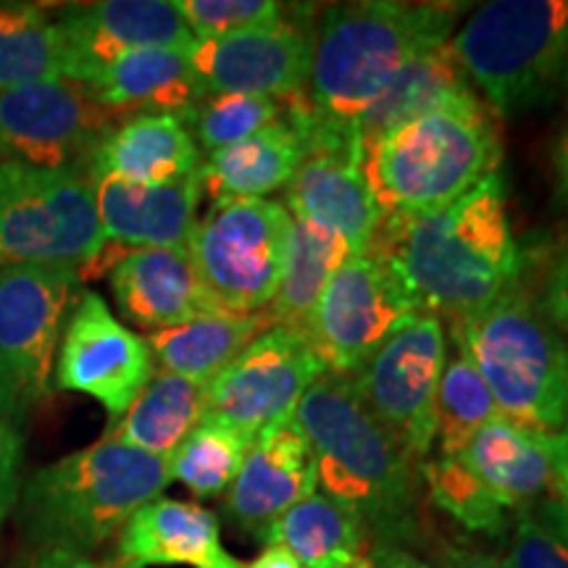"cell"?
Here are the masks:
<instances>
[{"instance_id": "3957f363", "label": "cell", "mask_w": 568, "mask_h": 568, "mask_svg": "<svg viewBox=\"0 0 568 568\" xmlns=\"http://www.w3.org/2000/svg\"><path fill=\"white\" fill-rule=\"evenodd\" d=\"M466 3L358 0L329 6L316 30L305 101L314 116L355 126L426 48L453 38Z\"/></svg>"}, {"instance_id": "8992f818", "label": "cell", "mask_w": 568, "mask_h": 568, "mask_svg": "<svg viewBox=\"0 0 568 568\" xmlns=\"http://www.w3.org/2000/svg\"><path fill=\"white\" fill-rule=\"evenodd\" d=\"M456 351L487 382L503 416L560 435L568 426V339L518 282L487 308L450 322Z\"/></svg>"}, {"instance_id": "c3c4849f", "label": "cell", "mask_w": 568, "mask_h": 568, "mask_svg": "<svg viewBox=\"0 0 568 568\" xmlns=\"http://www.w3.org/2000/svg\"><path fill=\"white\" fill-rule=\"evenodd\" d=\"M103 568H132V566H124V564H119V560H116L113 566H103Z\"/></svg>"}, {"instance_id": "ab89813d", "label": "cell", "mask_w": 568, "mask_h": 568, "mask_svg": "<svg viewBox=\"0 0 568 568\" xmlns=\"http://www.w3.org/2000/svg\"><path fill=\"white\" fill-rule=\"evenodd\" d=\"M19 466H21V437L0 418V527L9 518V514L17 506L21 481H19Z\"/></svg>"}, {"instance_id": "9c48e42d", "label": "cell", "mask_w": 568, "mask_h": 568, "mask_svg": "<svg viewBox=\"0 0 568 568\" xmlns=\"http://www.w3.org/2000/svg\"><path fill=\"white\" fill-rule=\"evenodd\" d=\"M77 284L69 266L0 264V418L17 432L51 395Z\"/></svg>"}, {"instance_id": "60d3db41", "label": "cell", "mask_w": 568, "mask_h": 568, "mask_svg": "<svg viewBox=\"0 0 568 568\" xmlns=\"http://www.w3.org/2000/svg\"><path fill=\"white\" fill-rule=\"evenodd\" d=\"M13 568H95L84 556L67 550H34L30 558L19 560Z\"/></svg>"}, {"instance_id": "836d02e7", "label": "cell", "mask_w": 568, "mask_h": 568, "mask_svg": "<svg viewBox=\"0 0 568 568\" xmlns=\"http://www.w3.org/2000/svg\"><path fill=\"white\" fill-rule=\"evenodd\" d=\"M497 414L500 410L479 368L466 353L456 351L453 358H447L437 389V456H456Z\"/></svg>"}, {"instance_id": "83f0119b", "label": "cell", "mask_w": 568, "mask_h": 568, "mask_svg": "<svg viewBox=\"0 0 568 568\" xmlns=\"http://www.w3.org/2000/svg\"><path fill=\"white\" fill-rule=\"evenodd\" d=\"M366 537L364 521L351 508L314 493L268 524L258 539L266 548L290 550L305 568H368Z\"/></svg>"}, {"instance_id": "f546056e", "label": "cell", "mask_w": 568, "mask_h": 568, "mask_svg": "<svg viewBox=\"0 0 568 568\" xmlns=\"http://www.w3.org/2000/svg\"><path fill=\"white\" fill-rule=\"evenodd\" d=\"M353 247L343 234L303 216H290L287 253L280 284L264 314L274 326L303 329L305 318L339 266L351 258Z\"/></svg>"}, {"instance_id": "9a60e30c", "label": "cell", "mask_w": 568, "mask_h": 568, "mask_svg": "<svg viewBox=\"0 0 568 568\" xmlns=\"http://www.w3.org/2000/svg\"><path fill=\"white\" fill-rule=\"evenodd\" d=\"M326 368L303 329L272 326L205 387V418L258 439L295 416L297 403Z\"/></svg>"}, {"instance_id": "d4e9b609", "label": "cell", "mask_w": 568, "mask_h": 568, "mask_svg": "<svg viewBox=\"0 0 568 568\" xmlns=\"http://www.w3.org/2000/svg\"><path fill=\"white\" fill-rule=\"evenodd\" d=\"M88 95L113 116L174 113L182 122L205 95L187 51L142 48L122 53L84 84Z\"/></svg>"}, {"instance_id": "7c38bea8", "label": "cell", "mask_w": 568, "mask_h": 568, "mask_svg": "<svg viewBox=\"0 0 568 568\" xmlns=\"http://www.w3.org/2000/svg\"><path fill=\"white\" fill-rule=\"evenodd\" d=\"M305 132V155L284 187V209L343 234L353 253L372 247L385 211L364 174V140L355 126H337L314 116L308 101L282 103Z\"/></svg>"}, {"instance_id": "74e56055", "label": "cell", "mask_w": 568, "mask_h": 568, "mask_svg": "<svg viewBox=\"0 0 568 568\" xmlns=\"http://www.w3.org/2000/svg\"><path fill=\"white\" fill-rule=\"evenodd\" d=\"M174 6L195 40L253 30L284 13V6L274 0H176Z\"/></svg>"}, {"instance_id": "44dd1931", "label": "cell", "mask_w": 568, "mask_h": 568, "mask_svg": "<svg viewBox=\"0 0 568 568\" xmlns=\"http://www.w3.org/2000/svg\"><path fill=\"white\" fill-rule=\"evenodd\" d=\"M203 153L190 126L174 113H134L119 119L95 148L88 172L138 187H163L201 172Z\"/></svg>"}, {"instance_id": "d590c367", "label": "cell", "mask_w": 568, "mask_h": 568, "mask_svg": "<svg viewBox=\"0 0 568 568\" xmlns=\"http://www.w3.org/2000/svg\"><path fill=\"white\" fill-rule=\"evenodd\" d=\"M282 103L264 95H240V92H205L184 124L190 126L201 153H216L234 142L251 138L264 126L280 122Z\"/></svg>"}, {"instance_id": "5b68a950", "label": "cell", "mask_w": 568, "mask_h": 568, "mask_svg": "<svg viewBox=\"0 0 568 568\" xmlns=\"http://www.w3.org/2000/svg\"><path fill=\"white\" fill-rule=\"evenodd\" d=\"M503 161L497 113L460 98L364 145V174L385 213H426L456 203Z\"/></svg>"}, {"instance_id": "484cf974", "label": "cell", "mask_w": 568, "mask_h": 568, "mask_svg": "<svg viewBox=\"0 0 568 568\" xmlns=\"http://www.w3.org/2000/svg\"><path fill=\"white\" fill-rule=\"evenodd\" d=\"M305 155V132L293 116L264 126L251 138L203 159V193L213 203L255 201L284 190Z\"/></svg>"}, {"instance_id": "4fadbf2b", "label": "cell", "mask_w": 568, "mask_h": 568, "mask_svg": "<svg viewBox=\"0 0 568 568\" xmlns=\"http://www.w3.org/2000/svg\"><path fill=\"white\" fill-rule=\"evenodd\" d=\"M445 364L443 318L418 314L351 374L361 403L416 464H424L435 445L437 389Z\"/></svg>"}, {"instance_id": "603a6c76", "label": "cell", "mask_w": 568, "mask_h": 568, "mask_svg": "<svg viewBox=\"0 0 568 568\" xmlns=\"http://www.w3.org/2000/svg\"><path fill=\"white\" fill-rule=\"evenodd\" d=\"M119 564L187 566V568H243L222 542L219 518L195 503L159 500L134 510L119 531Z\"/></svg>"}, {"instance_id": "681fc988", "label": "cell", "mask_w": 568, "mask_h": 568, "mask_svg": "<svg viewBox=\"0 0 568 568\" xmlns=\"http://www.w3.org/2000/svg\"><path fill=\"white\" fill-rule=\"evenodd\" d=\"M564 435H568V426H566V432H564Z\"/></svg>"}, {"instance_id": "8d00e7d4", "label": "cell", "mask_w": 568, "mask_h": 568, "mask_svg": "<svg viewBox=\"0 0 568 568\" xmlns=\"http://www.w3.org/2000/svg\"><path fill=\"white\" fill-rule=\"evenodd\" d=\"M500 564L506 568H568V516L558 497L516 510Z\"/></svg>"}, {"instance_id": "d6986e66", "label": "cell", "mask_w": 568, "mask_h": 568, "mask_svg": "<svg viewBox=\"0 0 568 568\" xmlns=\"http://www.w3.org/2000/svg\"><path fill=\"white\" fill-rule=\"evenodd\" d=\"M316 487L314 453L293 416L255 439L237 479L226 489L224 510L234 527L261 537L268 524L314 495Z\"/></svg>"}, {"instance_id": "ffe728a7", "label": "cell", "mask_w": 568, "mask_h": 568, "mask_svg": "<svg viewBox=\"0 0 568 568\" xmlns=\"http://www.w3.org/2000/svg\"><path fill=\"white\" fill-rule=\"evenodd\" d=\"M119 311L148 332L169 329L205 314H224L205 293L187 247H142L109 272Z\"/></svg>"}, {"instance_id": "e0dca14e", "label": "cell", "mask_w": 568, "mask_h": 568, "mask_svg": "<svg viewBox=\"0 0 568 568\" xmlns=\"http://www.w3.org/2000/svg\"><path fill=\"white\" fill-rule=\"evenodd\" d=\"M155 374L145 337L124 326L95 290L77 297V308L55 355V387L88 395L119 422Z\"/></svg>"}, {"instance_id": "7a4b0ae2", "label": "cell", "mask_w": 568, "mask_h": 568, "mask_svg": "<svg viewBox=\"0 0 568 568\" xmlns=\"http://www.w3.org/2000/svg\"><path fill=\"white\" fill-rule=\"evenodd\" d=\"M295 422L324 495L351 508L379 548H400L416 529L414 460L361 403L351 376H318L297 403Z\"/></svg>"}, {"instance_id": "5bb4252c", "label": "cell", "mask_w": 568, "mask_h": 568, "mask_svg": "<svg viewBox=\"0 0 568 568\" xmlns=\"http://www.w3.org/2000/svg\"><path fill=\"white\" fill-rule=\"evenodd\" d=\"M124 116L101 109L71 80L19 84L0 92V163L27 169H88V163Z\"/></svg>"}, {"instance_id": "7bdbcfd3", "label": "cell", "mask_w": 568, "mask_h": 568, "mask_svg": "<svg viewBox=\"0 0 568 568\" xmlns=\"http://www.w3.org/2000/svg\"><path fill=\"white\" fill-rule=\"evenodd\" d=\"M368 568H435V566L426 564L422 558H416L414 552L395 548V545H382V548H376L372 560H368Z\"/></svg>"}, {"instance_id": "f35d334b", "label": "cell", "mask_w": 568, "mask_h": 568, "mask_svg": "<svg viewBox=\"0 0 568 568\" xmlns=\"http://www.w3.org/2000/svg\"><path fill=\"white\" fill-rule=\"evenodd\" d=\"M527 253V268H535L527 284L531 301L560 335L568 337V240L545 243Z\"/></svg>"}, {"instance_id": "1f68e13d", "label": "cell", "mask_w": 568, "mask_h": 568, "mask_svg": "<svg viewBox=\"0 0 568 568\" xmlns=\"http://www.w3.org/2000/svg\"><path fill=\"white\" fill-rule=\"evenodd\" d=\"M67 40L55 11L40 3H0V92L67 80Z\"/></svg>"}, {"instance_id": "b9f144b4", "label": "cell", "mask_w": 568, "mask_h": 568, "mask_svg": "<svg viewBox=\"0 0 568 568\" xmlns=\"http://www.w3.org/2000/svg\"><path fill=\"white\" fill-rule=\"evenodd\" d=\"M550 450L552 466H556V497L568 516V435H564V432H560V435H552Z\"/></svg>"}, {"instance_id": "7402d4cb", "label": "cell", "mask_w": 568, "mask_h": 568, "mask_svg": "<svg viewBox=\"0 0 568 568\" xmlns=\"http://www.w3.org/2000/svg\"><path fill=\"white\" fill-rule=\"evenodd\" d=\"M103 245L122 251L184 247L203 197L201 172L163 187H138L116 180H95Z\"/></svg>"}, {"instance_id": "bcb514c9", "label": "cell", "mask_w": 568, "mask_h": 568, "mask_svg": "<svg viewBox=\"0 0 568 568\" xmlns=\"http://www.w3.org/2000/svg\"><path fill=\"white\" fill-rule=\"evenodd\" d=\"M556 174H558V190L560 197L568 203V126L560 134L558 148H556Z\"/></svg>"}, {"instance_id": "30bf717a", "label": "cell", "mask_w": 568, "mask_h": 568, "mask_svg": "<svg viewBox=\"0 0 568 568\" xmlns=\"http://www.w3.org/2000/svg\"><path fill=\"white\" fill-rule=\"evenodd\" d=\"M290 213L284 203H211L187 237V253L205 293L224 314H258L276 293L287 253Z\"/></svg>"}, {"instance_id": "d6a6232c", "label": "cell", "mask_w": 568, "mask_h": 568, "mask_svg": "<svg viewBox=\"0 0 568 568\" xmlns=\"http://www.w3.org/2000/svg\"><path fill=\"white\" fill-rule=\"evenodd\" d=\"M253 443L255 439L230 424L203 418L166 460L169 477L182 481L195 497L224 495L237 479Z\"/></svg>"}, {"instance_id": "e575fe53", "label": "cell", "mask_w": 568, "mask_h": 568, "mask_svg": "<svg viewBox=\"0 0 568 568\" xmlns=\"http://www.w3.org/2000/svg\"><path fill=\"white\" fill-rule=\"evenodd\" d=\"M422 471L435 506L466 529L481 535H503L508 529V510L481 487L460 453L426 458Z\"/></svg>"}, {"instance_id": "cb8c5ba5", "label": "cell", "mask_w": 568, "mask_h": 568, "mask_svg": "<svg viewBox=\"0 0 568 568\" xmlns=\"http://www.w3.org/2000/svg\"><path fill=\"white\" fill-rule=\"evenodd\" d=\"M550 437L497 414L471 437L460 456L503 508L521 510L556 497Z\"/></svg>"}, {"instance_id": "52a82bcc", "label": "cell", "mask_w": 568, "mask_h": 568, "mask_svg": "<svg viewBox=\"0 0 568 568\" xmlns=\"http://www.w3.org/2000/svg\"><path fill=\"white\" fill-rule=\"evenodd\" d=\"M450 48L497 116L535 109L564 88L568 0H493L466 19Z\"/></svg>"}, {"instance_id": "ee69618b", "label": "cell", "mask_w": 568, "mask_h": 568, "mask_svg": "<svg viewBox=\"0 0 568 568\" xmlns=\"http://www.w3.org/2000/svg\"><path fill=\"white\" fill-rule=\"evenodd\" d=\"M443 560L445 568H506L497 556L471 548H447Z\"/></svg>"}, {"instance_id": "f1b7e54d", "label": "cell", "mask_w": 568, "mask_h": 568, "mask_svg": "<svg viewBox=\"0 0 568 568\" xmlns=\"http://www.w3.org/2000/svg\"><path fill=\"white\" fill-rule=\"evenodd\" d=\"M205 418V385L180 374L155 368L153 379L138 395L130 410L109 424L105 437L148 456L169 460L190 432Z\"/></svg>"}, {"instance_id": "8fae6325", "label": "cell", "mask_w": 568, "mask_h": 568, "mask_svg": "<svg viewBox=\"0 0 568 568\" xmlns=\"http://www.w3.org/2000/svg\"><path fill=\"white\" fill-rule=\"evenodd\" d=\"M418 314L424 311L393 266L366 251L337 268L305 318L303 335L326 374L351 376Z\"/></svg>"}, {"instance_id": "2e32d148", "label": "cell", "mask_w": 568, "mask_h": 568, "mask_svg": "<svg viewBox=\"0 0 568 568\" xmlns=\"http://www.w3.org/2000/svg\"><path fill=\"white\" fill-rule=\"evenodd\" d=\"M314 51L316 30L308 11L295 9L264 27L195 40L187 59L205 92H240L290 103L308 90Z\"/></svg>"}, {"instance_id": "4316f807", "label": "cell", "mask_w": 568, "mask_h": 568, "mask_svg": "<svg viewBox=\"0 0 568 568\" xmlns=\"http://www.w3.org/2000/svg\"><path fill=\"white\" fill-rule=\"evenodd\" d=\"M264 311L258 314H205L169 329L148 332L145 343L163 372L180 374L209 387L226 366L272 329Z\"/></svg>"}, {"instance_id": "f6af8a7d", "label": "cell", "mask_w": 568, "mask_h": 568, "mask_svg": "<svg viewBox=\"0 0 568 568\" xmlns=\"http://www.w3.org/2000/svg\"><path fill=\"white\" fill-rule=\"evenodd\" d=\"M247 568H305L293 552L280 548V545H268L258 558L253 560Z\"/></svg>"}, {"instance_id": "4dcf8cb0", "label": "cell", "mask_w": 568, "mask_h": 568, "mask_svg": "<svg viewBox=\"0 0 568 568\" xmlns=\"http://www.w3.org/2000/svg\"><path fill=\"white\" fill-rule=\"evenodd\" d=\"M466 95H474V84L468 82L464 67L453 53L450 40L426 48L395 77L385 95L364 113L358 122L361 140L366 145L379 134Z\"/></svg>"}, {"instance_id": "277c9868", "label": "cell", "mask_w": 568, "mask_h": 568, "mask_svg": "<svg viewBox=\"0 0 568 568\" xmlns=\"http://www.w3.org/2000/svg\"><path fill=\"white\" fill-rule=\"evenodd\" d=\"M169 481L166 460L103 435L24 481L21 527L34 550L88 556L122 531L134 510L159 500Z\"/></svg>"}, {"instance_id": "6da1fadb", "label": "cell", "mask_w": 568, "mask_h": 568, "mask_svg": "<svg viewBox=\"0 0 568 568\" xmlns=\"http://www.w3.org/2000/svg\"><path fill=\"white\" fill-rule=\"evenodd\" d=\"M368 251L393 266L424 314L447 322L495 303L521 282L527 264L500 172L445 209L385 213Z\"/></svg>"}, {"instance_id": "ac0fdd59", "label": "cell", "mask_w": 568, "mask_h": 568, "mask_svg": "<svg viewBox=\"0 0 568 568\" xmlns=\"http://www.w3.org/2000/svg\"><path fill=\"white\" fill-rule=\"evenodd\" d=\"M67 40V80L88 84L122 53L142 48L190 51L193 32L166 0H101L55 9Z\"/></svg>"}, {"instance_id": "ba28073f", "label": "cell", "mask_w": 568, "mask_h": 568, "mask_svg": "<svg viewBox=\"0 0 568 568\" xmlns=\"http://www.w3.org/2000/svg\"><path fill=\"white\" fill-rule=\"evenodd\" d=\"M103 247L95 182L88 169L0 163V264H90Z\"/></svg>"}, {"instance_id": "7dc6e473", "label": "cell", "mask_w": 568, "mask_h": 568, "mask_svg": "<svg viewBox=\"0 0 568 568\" xmlns=\"http://www.w3.org/2000/svg\"><path fill=\"white\" fill-rule=\"evenodd\" d=\"M564 88L568 90V59H566V71H564Z\"/></svg>"}]
</instances>
